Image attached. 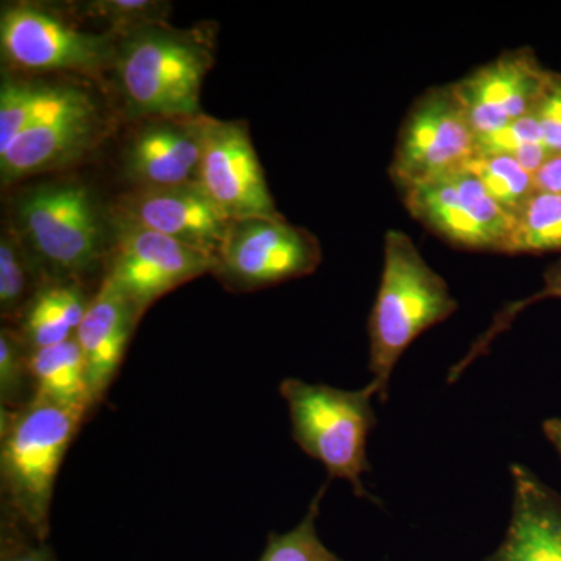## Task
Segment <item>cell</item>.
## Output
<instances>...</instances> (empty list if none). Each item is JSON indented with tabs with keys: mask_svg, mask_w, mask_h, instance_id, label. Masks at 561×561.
<instances>
[{
	"mask_svg": "<svg viewBox=\"0 0 561 561\" xmlns=\"http://www.w3.org/2000/svg\"><path fill=\"white\" fill-rule=\"evenodd\" d=\"M214 65L208 28L147 25L117 38L111 72L130 119L201 114L203 81Z\"/></svg>",
	"mask_w": 561,
	"mask_h": 561,
	"instance_id": "1",
	"label": "cell"
},
{
	"mask_svg": "<svg viewBox=\"0 0 561 561\" xmlns=\"http://www.w3.org/2000/svg\"><path fill=\"white\" fill-rule=\"evenodd\" d=\"M87 413L35 398L16 411L0 409L2 516L41 541L50 535V511L62 461Z\"/></svg>",
	"mask_w": 561,
	"mask_h": 561,
	"instance_id": "2",
	"label": "cell"
},
{
	"mask_svg": "<svg viewBox=\"0 0 561 561\" xmlns=\"http://www.w3.org/2000/svg\"><path fill=\"white\" fill-rule=\"evenodd\" d=\"M459 302L405 232L383 238L381 283L368 317V370L379 401L389 398L394 367L421 334L449 319Z\"/></svg>",
	"mask_w": 561,
	"mask_h": 561,
	"instance_id": "3",
	"label": "cell"
},
{
	"mask_svg": "<svg viewBox=\"0 0 561 561\" xmlns=\"http://www.w3.org/2000/svg\"><path fill=\"white\" fill-rule=\"evenodd\" d=\"M11 227L46 280H79L101 260L105 241L98 202L80 180H54L14 197Z\"/></svg>",
	"mask_w": 561,
	"mask_h": 561,
	"instance_id": "4",
	"label": "cell"
},
{
	"mask_svg": "<svg viewBox=\"0 0 561 561\" xmlns=\"http://www.w3.org/2000/svg\"><path fill=\"white\" fill-rule=\"evenodd\" d=\"M279 393L289 408L291 438L323 465L328 481L343 479L357 497L379 504L362 482V476L371 471L367 446L378 424L371 405L378 394L375 386L368 382L360 390H343L287 378L280 381Z\"/></svg>",
	"mask_w": 561,
	"mask_h": 561,
	"instance_id": "5",
	"label": "cell"
},
{
	"mask_svg": "<svg viewBox=\"0 0 561 561\" xmlns=\"http://www.w3.org/2000/svg\"><path fill=\"white\" fill-rule=\"evenodd\" d=\"M119 36L81 28L69 16L35 2L3 7L0 50L10 68L28 76L79 73L99 77L111 69Z\"/></svg>",
	"mask_w": 561,
	"mask_h": 561,
	"instance_id": "6",
	"label": "cell"
},
{
	"mask_svg": "<svg viewBox=\"0 0 561 561\" xmlns=\"http://www.w3.org/2000/svg\"><path fill=\"white\" fill-rule=\"evenodd\" d=\"M476 158V133L453 83L424 91L398 133L389 168L401 191L463 171Z\"/></svg>",
	"mask_w": 561,
	"mask_h": 561,
	"instance_id": "7",
	"label": "cell"
},
{
	"mask_svg": "<svg viewBox=\"0 0 561 561\" xmlns=\"http://www.w3.org/2000/svg\"><path fill=\"white\" fill-rule=\"evenodd\" d=\"M316 236L283 216L230 221L214 275L230 291L267 289L319 268Z\"/></svg>",
	"mask_w": 561,
	"mask_h": 561,
	"instance_id": "8",
	"label": "cell"
},
{
	"mask_svg": "<svg viewBox=\"0 0 561 561\" xmlns=\"http://www.w3.org/2000/svg\"><path fill=\"white\" fill-rule=\"evenodd\" d=\"M113 247L105 276L140 316L183 284L216 272L213 254L111 216Z\"/></svg>",
	"mask_w": 561,
	"mask_h": 561,
	"instance_id": "9",
	"label": "cell"
},
{
	"mask_svg": "<svg viewBox=\"0 0 561 561\" xmlns=\"http://www.w3.org/2000/svg\"><path fill=\"white\" fill-rule=\"evenodd\" d=\"M411 216L457 249L507 254L513 217L470 168L401 191Z\"/></svg>",
	"mask_w": 561,
	"mask_h": 561,
	"instance_id": "10",
	"label": "cell"
},
{
	"mask_svg": "<svg viewBox=\"0 0 561 561\" xmlns=\"http://www.w3.org/2000/svg\"><path fill=\"white\" fill-rule=\"evenodd\" d=\"M197 183L230 221L280 216L245 122L206 117Z\"/></svg>",
	"mask_w": 561,
	"mask_h": 561,
	"instance_id": "11",
	"label": "cell"
},
{
	"mask_svg": "<svg viewBox=\"0 0 561 561\" xmlns=\"http://www.w3.org/2000/svg\"><path fill=\"white\" fill-rule=\"evenodd\" d=\"M106 121L101 103L90 90L68 105L25 128L0 151L3 186L69 168L101 144Z\"/></svg>",
	"mask_w": 561,
	"mask_h": 561,
	"instance_id": "12",
	"label": "cell"
},
{
	"mask_svg": "<svg viewBox=\"0 0 561 561\" xmlns=\"http://www.w3.org/2000/svg\"><path fill=\"white\" fill-rule=\"evenodd\" d=\"M548 76L549 69L524 47L505 51L453 87L478 138L530 114Z\"/></svg>",
	"mask_w": 561,
	"mask_h": 561,
	"instance_id": "13",
	"label": "cell"
},
{
	"mask_svg": "<svg viewBox=\"0 0 561 561\" xmlns=\"http://www.w3.org/2000/svg\"><path fill=\"white\" fill-rule=\"evenodd\" d=\"M111 216L205 251L216 260L230 227V220L197 181L179 186L131 187L117 198Z\"/></svg>",
	"mask_w": 561,
	"mask_h": 561,
	"instance_id": "14",
	"label": "cell"
},
{
	"mask_svg": "<svg viewBox=\"0 0 561 561\" xmlns=\"http://www.w3.org/2000/svg\"><path fill=\"white\" fill-rule=\"evenodd\" d=\"M206 117L139 121L122 151V171L131 187H164L197 181Z\"/></svg>",
	"mask_w": 561,
	"mask_h": 561,
	"instance_id": "15",
	"label": "cell"
},
{
	"mask_svg": "<svg viewBox=\"0 0 561 561\" xmlns=\"http://www.w3.org/2000/svg\"><path fill=\"white\" fill-rule=\"evenodd\" d=\"M511 472V523L485 561H561V494L522 463H513Z\"/></svg>",
	"mask_w": 561,
	"mask_h": 561,
	"instance_id": "16",
	"label": "cell"
},
{
	"mask_svg": "<svg viewBox=\"0 0 561 561\" xmlns=\"http://www.w3.org/2000/svg\"><path fill=\"white\" fill-rule=\"evenodd\" d=\"M140 319L138 309L103 278L76 332L95 409L105 401Z\"/></svg>",
	"mask_w": 561,
	"mask_h": 561,
	"instance_id": "17",
	"label": "cell"
},
{
	"mask_svg": "<svg viewBox=\"0 0 561 561\" xmlns=\"http://www.w3.org/2000/svg\"><path fill=\"white\" fill-rule=\"evenodd\" d=\"M92 298L79 280H44L11 328L28 351L60 345L76 337Z\"/></svg>",
	"mask_w": 561,
	"mask_h": 561,
	"instance_id": "18",
	"label": "cell"
},
{
	"mask_svg": "<svg viewBox=\"0 0 561 561\" xmlns=\"http://www.w3.org/2000/svg\"><path fill=\"white\" fill-rule=\"evenodd\" d=\"M35 398L92 416L94 401L88 379L87 364L77 339L60 345L28 351Z\"/></svg>",
	"mask_w": 561,
	"mask_h": 561,
	"instance_id": "19",
	"label": "cell"
},
{
	"mask_svg": "<svg viewBox=\"0 0 561 561\" xmlns=\"http://www.w3.org/2000/svg\"><path fill=\"white\" fill-rule=\"evenodd\" d=\"M87 88L79 83L39 80L32 77H3L0 88V151L25 128L68 105Z\"/></svg>",
	"mask_w": 561,
	"mask_h": 561,
	"instance_id": "20",
	"label": "cell"
},
{
	"mask_svg": "<svg viewBox=\"0 0 561 561\" xmlns=\"http://www.w3.org/2000/svg\"><path fill=\"white\" fill-rule=\"evenodd\" d=\"M44 280L32 254L9 224L0 238V313L9 327L18 323Z\"/></svg>",
	"mask_w": 561,
	"mask_h": 561,
	"instance_id": "21",
	"label": "cell"
},
{
	"mask_svg": "<svg viewBox=\"0 0 561 561\" xmlns=\"http://www.w3.org/2000/svg\"><path fill=\"white\" fill-rule=\"evenodd\" d=\"M561 253V194L535 191L513 216L507 254Z\"/></svg>",
	"mask_w": 561,
	"mask_h": 561,
	"instance_id": "22",
	"label": "cell"
},
{
	"mask_svg": "<svg viewBox=\"0 0 561 561\" xmlns=\"http://www.w3.org/2000/svg\"><path fill=\"white\" fill-rule=\"evenodd\" d=\"M328 483L330 481L323 483L317 491L308 512L297 527L286 534H268L267 545L260 561H345L327 548L317 531V519L320 516L321 501L327 493Z\"/></svg>",
	"mask_w": 561,
	"mask_h": 561,
	"instance_id": "23",
	"label": "cell"
},
{
	"mask_svg": "<svg viewBox=\"0 0 561 561\" xmlns=\"http://www.w3.org/2000/svg\"><path fill=\"white\" fill-rule=\"evenodd\" d=\"M468 168L512 217L535 192L534 175L508 154H478Z\"/></svg>",
	"mask_w": 561,
	"mask_h": 561,
	"instance_id": "24",
	"label": "cell"
},
{
	"mask_svg": "<svg viewBox=\"0 0 561 561\" xmlns=\"http://www.w3.org/2000/svg\"><path fill=\"white\" fill-rule=\"evenodd\" d=\"M79 16L105 25L106 32L122 36L147 25L165 24L171 7L154 0H94L73 7Z\"/></svg>",
	"mask_w": 561,
	"mask_h": 561,
	"instance_id": "25",
	"label": "cell"
},
{
	"mask_svg": "<svg viewBox=\"0 0 561 561\" xmlns=\"http://www.w3.org/2000/svg\"><path fill=\"white\" fill-rule=\"evenodd\" d=\"M35 400L28 350L16 330L11 327L0 331V409L16 411Z\"/></svg>",
	"mask_w": 561,
	"mask_h": 561,
	"instance_id": "26",
	"label": "cell"
},
{
	"mask_svg": "<svg viewBox=\"0 0 561 561\" xmlns=\"http://www.w3.org/2000/svg\"><path fill=\"white\" fill-rule=\"evenodd\" d=\"M542 279H545V286H542L540 291H537V294L531 295L529 298H524L522 301H515L512 302V305L505 306V308L494 317L493 324L486 330L485 334L481 335V337L474 342L470 353H468L459 364L454 365L448 376L449 383L457 382V379L467 371V368L470 367L472 362L483 356V354L489 351L494 339L502 334V332L507 331L512 321L515 320L518 313L523 312L524 309L529 308L534 302L546 300V298H557V300H561V257L559 261L553 262L552 265H549Z\"/></svg>",
	"mask_w": 561,
	"mask_h": 561,
	"instance_id": "27",
	"label": "cell"
},
{
	"mask_svg": "<svg viewBox=\"0 0 561 561\" xmlns=\"http://www.w3.org/2000/svg\"><path fill=\"white\" fill-rule=\"evenodd\" d=\"M535 144H545L540 124L534 111L501 130L476 138V157L478 154H508L516 157L519 151ZM546 146V144H545Z\"/></svg>",
	"mask_w": 561,
	"mask_h": 561,
	"instance_id": "28",
	"label": "cell"
},
{
	"mask_svg": "<svg viewBox=\"0 0 561 561\" xmlns=\"http://www.w3.org/2000/svg\"><path fill=\"white\" fill-rule=\"evenodd\" d=\"M0 561H60L47 541H41L20 524L0 518Z\"/></svg>",
	"mask_w": 561,
	"mask_h": 561,
	"instance_id": "29",
	"label": "cell"
},
{
	"mask_svg": "<svg viewBox=\"0 0 561 561\" xmlns=\"http://www.w3.org/2000/svg\"><path fill=\"white\" fill-rule=\"evenodd\" d=\"M534 114L540 124L546 147L552 154H561V73L549 70Z\"/></svg>",
	"mask_w": 561,
	"mask_h": 561,
	"instance_id": "30",
	"label": "cell"
},
{
	"mask_svg": "<svg viewBox=\"0 0 561 561\" xmlns=\"http://www.w3.org/2000/svg\"><path fill=\"white\" fill-rule=\"evenodd\" d=\"M535 191L561 194V154H552L545 164L534 173Z\"/></svg>",
	"mask_w": 561,
	"mask_h": 561,
	"instance_id": "31",
	"label": "cell"
},
{
	"mask_svg": "<svg viewBox=\"0 0 561 561\" xmlns=\"http://www.w3.org/2000/svg\"><path fill=\"white\" fill-rule=\"evenodd\" d=\"M542 432L546 438L552 443L553 448L561 457V419H549L542 423Z\"/></svg>",
	"mask_w": 561,
	"mask_h": 561,
	"instance_id": "32",
	"label": "cell"
}]
</instances>
